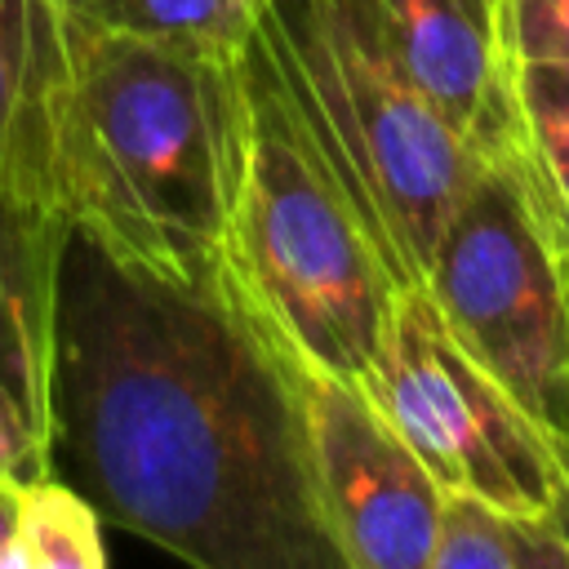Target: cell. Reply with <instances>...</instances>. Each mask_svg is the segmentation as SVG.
Segmentation results:
<instances>
[{
  "instance_id": "cell-1",
  "label": "cell",
  "mask_w": 569,
  "mask_h": 569,
  "mask_svg": "<svg viewBox=\"0 0 569 569\" xmlns=\"http://www.w3.org/2000/svg\"><path fill=\"white\" fill-rule=\"evenodd\" d=\"M102 520L196 569H342L289 365L218 289L67 236L53 462Z\"/></svg>"
},
{
  "instance_id": "cell-2",
  "label": "cell",
  "mask_w": 569,
  "mask_h": 569,
  "mask_svg": "<svg viewBox=\"0 0 569 569\" xmlns=\"http://www.w3.org/2000/svg\"><path fill=\"white\" fill-rule=\"evenodd\" d=\"M240 58L164 49L62 13L49 178L71 236L147 276L213 289L240 173Z\"/></svg>"
},
{
  "instance_id": "cell-3",
  "label": "cell",
  "mask_w": 569,
  "mask_h": 569,
  "mask_svg": "<svg viewBox=\"0 0 569 569\" xmlns=\"http://www.w3.org/2000/svg\"><path fill=\"white\" fill-rule=\"evenodd\" d=\"M240 173L213 289L289 365L369 382L396 280L329 173L258 36L240 58Z\"/></svg>"
},
{
  "instance_id": "cell-4",
  "label": "cell",
  "mask_w": 569,
  "mask_h": 569,
  "mask_svg": "<svg viewBox=\"0 0 569 569\" xmlns=\"http://www.w3.org/2000/svg\"><path fill=\"white\" fill-rule=\"evenodd\" d=\"M258 44L391 280L422 284L485 160L422 98L373 0H267Z\"/></svg>"
},
{
  "instance_id": "cell-5",
  "label": "cell",
  "mask_w": 569,
  "mask_h": 569,
  "mask_svg": "<svg viewBox=\"0 0 569 569\" xmlns=\"http://www.w3.org/2000/svg\"><path fill=\"white\" fill-rule=\"evenodd\" d=\"M422 289L453 342L547 440H569V271L511 169L480 164L431 249Z\"/></svg>"
},
{
  "instance_id": "cell-6",
  "label": "cell",
  "mask_w": 569,
  "mask_h": 569,
  "mask_svg": "<svg viewBox=\"0 0 569 569\" xmlns=\"http://www.w3.org/2000/svg\"><path fill=\"white\" fill-rule=\"evenodd\" d=\"M365 391L440 493H471L525 516H560L565 480L547 431L453 342L422 284L396 289Z\"/></svg>"
},
{
  "instance_id": "cell-7",
  "label": "cell",
  "mask_w": 569,
  "mask_h": 569,
  "mask_svg": "<svg viewBox=\"0 0 569 569\" xmlns=\"http://www.w3.org/2000/svg\"><path fill=\"white\" fill-rule=\"evenodd\" d=\"M289 373L316 502L342 569H427L445 498L431 471L360 382L311 369Z\"/></svg>"
},
{
  "instance_id": "cell-8",
  "label": "cell",
  "mask_w": 569,
  "mask_h": 569,
  "mask_svg": "<svg viewBox=\"0 0 569 569\" xmlns=\"http://www.w3.org/2000/svg\"><path fill=\"white\" fill-rule=\"evenodd\" d=\"M67 218L0 191V471H53V365Z\"/></svg>"
},
{
  "instance_id": "cell-9",
  "label": "cell",
  "mask_w": 569,
  "mask_h": 569,
  "mask_svg": "<svg viewBox=\"0 0 569 569\" xmlns=\"http://www.w3.org/2000/svg\"><path fill=\"white\" fill-rule=\"evenodd\" d=\"M382 27L445 124L485 160L520 173L502 0H373Z\"/></svg>"
},
{
  "instance_id": "cell-10",
  "label": "cell",
  "mask_w": 569,
  "mask_h": 569,
  "mask_svg": "<svg viewBox=\"0 0 569 569\" xmlns=\"http://www.w3.org/2000/svg\"><path fill=\"white\" fill-rule=\"evenodd\" d=\"M62 76L58 0H0V191L53 204V93ZM58 209V204H53Z\"/></svg>"
},
{
  "instance_id": "cell-11",
  "label": "cell",
  "mask_w": 569,
  "mask_h": 569,
  "mask_svg": "<svg viewBox=\"0 0 569 569\" xmlns=\"http://www.w3.org/2000/svg\"><path fill=\"white\" fill-rule=\"evenodd\" d=\"M520 187L569 271V62H511Z\"/></svg>"
},
{
  "instance_id": "cell-12",
  "label": "cell",
  "mask_w": 569,
  "mask_h": 569,
  "mask_svg": "<svg viewBox=\"0 0 569 569\" xmlns=\"http://www.w3.org/2000/svg\"><path fill=\"white\" fill-rule=\"evenodd\" d=\"M71 22L129 40L187 49L204 58H240L267 13V0H58Z\"/></svg>"
},
{
  "instance_id": "cell-13",
  "label": "cell",
  "mask_w": 569,
  "mask_h": 569,
  "mask_svg": "<svg viewBox=\"0 0 569 569\" xmlns=\"http://www.w3.org/2000/svg\"><path fill=\"white\" fill-rule=\"evenodd\" d=\"M427 569H569L560 516H525L471 493H445Z\"/></svg>"
},
{
  "instance_id": "cell-14",
  "label": "cell",
  "mask_w": 569,
  "mask_h": 569,
  "mask_svg": "<svg viewBox=\"0 0 569 569\" xmlns=\"http://www.w3.org/2000/svg\"><path fill=\"white\" fill-rule=\"evenodd\" d=\"M102 516L58 471L27 480L18 525V569H102Z\"/></svg>"
},
{
  "instance_id": "cell-15",
  "label": "cell",
  "mask_w": 569,
  "mask_h": 569,
  "mask_svg": "<svg viewBox=\"0 0 569 569\" xmlns=\"http://www.w3.org/2000/svg\"><path fill=\"white\" fill-rule=\"evenodd\" d=\"M507 62H569V0H502Z\"/></svg>"
},
{
  "instance_id": "cell-16",
  "label": "cell",
  "mask_w": 569,
  "mask_h": 569,
  "mask_svg": "<svg viewBox=\"0 0 569 569\" xmlns=\"http://www.w3.org/2000/svg\"><path fill=\"white\" fill-rule=\"evenodd\" d=\"M27 480L0 471V569H18V525H22Z\"/></svg>"
}]
</instances>
